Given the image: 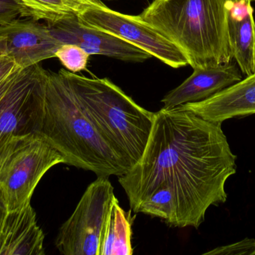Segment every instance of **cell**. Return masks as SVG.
Returning a JSON list of instances; mask_svg holds the SVG:
<instances>
[{
  "instance_id": "cell-25",
  "label": "cell",
  "mask_w": 255,
  "mask_h": 255,
  "mask_svg": "<svg viewBox=\"0 0 255 255\" xmlns=\"http://www.w3.org/2000/svg\"><path fill=\"white\" fill-rule=\"evenodd\" d=\"M109 1H110V0H109Z\"/></svg>"
},
{
  "instance_id": "cell-7",
  "label": "cell",
  "mask_w": 255,
  "mask_h": 255,
  "mask_svg": "<svg viewBox=\"0 0 255 255\" xmlns=\"http://www.w3.org/2000/svg\"><path fill=\"white\" fill-rule=\"evenodd\" d=\"M44 96L45 69L39 64L22 69L0 100V161L16 138L39 133Z\"/></svg>"
},
{
  "instance_id": "cell-20",
  "label": "cell",
  "mask_w": 255,
  "mask_h": 255,
  "mask_svg": "<svg viewBox=\"0 0 255 255\" xmlns=\"http://www.w3.org/2000/svg\"><path fill=\"white\" fill-rule=\"evenodd\" d=\"M14 61L7 55L0 56V81L8 76L12 72L19 69ZM21 69V68H20Z\"/></svg>"
},
{
  "instance_id": "cell-22",
  "label": "cell",
  "mask_w": 255,
  "mask_h": 255,
  "mask_svg": "<svg viewBox=\"0 0 255 255\" xmlns=\"http://www.w3.org/2000/svg\"><path fill=\"white\" fill-rule=\"evenodd\" d=\"M7 212L8 211H7V205H6L5 201H4L2 193L0 190V232H1L3 224H4Z\"/></svg>"
},
{
  "instance_id": "cell-8",
  "label": "cell",
  "mask_w": 255,
  "mask_h": 255,
  "mask_svg": "<svg viewBox=\"0 0 255 255\" xmlns=\"http://www.w3.org/2000/svg\"><path fill=\"white\" fill-rule=\"evenodd\" d=\"M108 176H98L82 196L71 217L60 228L55 246L64 255H100L108 212L115 197Z\"/></svg>"
},
{
  "instance_id": "cell-3",
  "label": "cell",
  "mask_w": 255,
  "mask_h": 255,
  "mask_svg": "<svg viewBox=\"0 0 255 255\" xmlns=\"http://www.w3.org/2000/svg\"><path fill=\"white\" fill-rule=\"evenodd\" d=\"M228 0H153L140 14L185 55L193 69L232 62Z\"/></svg>"
},
{
  "instance_id": "cell-18",
  "label": "cell",
  "mask_w": 255,
  "mask_h": 255,
  "mask_svg": "<svg viewBox=\"0 0 255 255\" xmlns=\"http://www.w3.org/2000/svg\"><path fill=\"white\" fill-rule=\"evenodd\" d=\"M208 255H255V240L245 238L235 244L223 246L208 252Z\"/></svg>"
},
{
  "instance_id": "cell-10",
  "label": "cell",
  "mask_w": 255,
  "mask_h": 255,
  "mask_svg": "<svg viewBox=\"0 0 255 255\" xmlns=\"http://www.w3.org/2000/svg\"><path fill=\"white\" fill-rule=\"evenodd\" d=\"M4 27L7 55L21 69L54 58L57 49L62 45L48 25L39 23L34 19H16Z\"/></svg>"
},
{
  "instance_id": "cell-24",
  "label": "cell",
  "mask_w": 255,
  "mask_h": 255,
  "mask_svg": "<svg viewBox=\"0 0 255 255\" xmlns=\"http://www.w3.org/2000/svg\"><path fill=\"white\" fill-rule=\"evenodd\" d=\"M229 2L234 4H248V3H252V1H254L255 0H228Z\"/></svg>"
},
{
  "instance_id": "cell-14",
  "label": "cell",
  "mask_w": 255,
  "mask_h": 255,
  "mask_svg": "<svg viewBox=\"0 0 255 255\" xmlns=\"http://www.w3.org/2000/svg\"><path fill=\"white\" fill-rule=\"evenodd\" d=\"M251 3L242 4L241 13L232 4L228 16L229 42L232 58L241 73L250 76L255 73V21Z\"/></svg>"
},
{
  "instance_id": "cell-6",
  "label": "cell",
  "mask_w": 255,
  "mask_h": 255,
  "mask_svg": "<svg viewBox=\"0 0 255 255\" xmlns=\"http://www.w3.org/2000/svg\"><path fill=\"white\" fill-rule=\"evenodd\" d=\"M77 16L83 25L123 39L172 68L189 64L184 54L172 42L138 15L112 10L100 0H83Z\"/></svg>"
},
{
  "instance_id": "cell-15",
  "label": "cell",
  "mask_w": 255,
  "mask_h": 255,
  "mask_svg": "<svg viewBox=\"0 0 255 255\" xmlns=\"http://www.w3.org/2000/svg\"><path fill=\"white\" fill-rule=\"evenodd\" d=\"M130 211H124L116 196L108 212L102 235L100 255H131L132 225Z\"/></svg>"
},
{
  "instance_id": "cell-13",
  "label": "cell",
  "mask_w": 255,
  "mask_h": 255,
  "mask_svg": "<svg viewBox=\"0 0 255 255\" xmlns=\"http://www.w3.org/2000/svg\"><path fill=\"white\" fill-rule=\"evenodd\" d=\"M43 243L31 203L7 212L0 232V255H44Z\"/></svg>"
},
{
  "instance_id": "cell-12",
  "label": "cell",
  "mask_w": 255,
  "mask_h": 255,
  "mask_svg": "<svg viewBox=\"0 0 255 255\" xmlns=\"http://www.w3.org/2000/svg\"><path fill=\"white\" fill-rule=\"evenodd\" d=\"M203 119L223 123L255 114V73L205 100L181 105Z\"/></svg>"
},
{
  "instance_id": "cell-19",
  "label": "cell",
  "mask_w": 255,
  "mask_h": 255,
  "mask_svg": "<svg viewBox=\"0 0 255 255\" xmlns=\"http://www.w3.org/2000/svg\"><path fill=\"white\" fill-rule=\"evenodd\" d=\"M19 17H28L26 10L16 0H0V25H5Z\"/></svg>"
},
{
  "instance_id": "cell-11",
  "label": "cell",
  "mask_w": 255,
  "mask_h": 255,
  "mask_svg": "<svg viewBox=\"0 0 255 255\" xmlns=\"http://www.w3.org/2000/svg\"><path fill=\"white\" fill-rule=\"evenodd\" d=\"M242 79L239 67L232 61L214 67L193 69V73L187 79L162 99L163 108L172 109L205 100Z\"/></svg>"
},
{
  "instance_id": "cell-16",
  "label": "cell",
  "mask_w": 255,
  "mask_h": 255,
  "mask_svg": "<svg viewBox=\"0 0 255 255\" xmlns=\"http://www.w3.org/2000/svg\"><path fill=\"white\" fill-rule=\"evenodd\" d=\"M34 20H44L47 25L67 16L77 15L83 0H16Z\"/></svg>"
},
{
  "instance_id": "cell-1",
  "label": "cell",
  "mask_w": 255,
  "mask_h": 255,
  "mask_svg": "<svg viewBox=\"0 0 255 255\" xmlns=\"http://www.w3.org/2000/svg\"><path fill=\"white\" fill-rule=\"evenodd\" d=\"M222 123L182 106L154 112L145 151L119 177L130 210L174 228L199 229L207 211L227 200L226 184L237 172Z\"/></svg>"
},
{
  "instance_id": "cell-21",
  "label": "cell",
  "mask_w": 255,
  "mask_h": 255,
  "mask_svg": "<svg viewBox=\"0 0 255 255\" xmlns=\"http://www.w3.org/2000/svg\"><path fill=\"white\" fill-rule=\"evenodd\" d=\"M21 70H22V69H16V70L10 73L8 76L4 77L2 80L0 81V100H1V97L4 96V94L7 92L9 88L11 86L12 84L13 83L15 79L17 77L18 74H19Z\"/></svg>"
},
{
  "instance_id": "cell-5",
  "label": "cell",
  "mask_w": 255,
  "mask_h": 255,
  "mask_svg": "<svg viewBox=\"0 0 255 255\" xmlns=\"http://www.w3.org/2000/svg\"><path fill=\"white\" fill-rule=\"evenodd\" d=\"M65 158L38 133L16 138L0 161V190L7 211L31 203L43 175Z\"/></svg>"
},
{
  "instance_id": "cell-2",
  "label": "cell",
  "mask_w": 255,
  "mask_h": 255,
  "mask_svg": "<svg viewBox=\"0 0 255 255\" xmlns=\"http://www.w3.org/2000/svg\"><path fill=\"white\" fill-rule=\"evenodd\" d=\"M38 133L64 156L66 164L97 176L120 177L130 170L60 70H45L44 110Z\"/></svg>"
},
{
  "instance_id": "cell-23",
  "label": "cell",
  "mask_w": 255,
  "mask_h": 255,
  "mask_svg": "<svg viewBox=\"0 0 255 255\" xmlns=\"http://www.w3.org/2000/svg\"><path fill=\"white\" fill-rule=\"evenodd\" d=\"M7 55L6 31L4 25H0V56Z\"/></svg>"
},
{
  "instance_id": "cell-9",
  "label": "cell",
  "mask_w": 255,
  "mask_h": 255,
  "mask_svg": "<svg viewBox=\"0 0 255 255\" xmlns=\"http://www.w3.org/2000/svg\"><path fill=\"white\" fill-rule=\"evenodd\" d=\"M61 43H73L90 55H103L126 62H143L152 58L134 45L101 30L83 25L77 15L67 16L48 25Z\"/></svg>"
},
{
  "instance_id": "cell-4",
  "label": "cell",
  "mask_w": 255,
  "mask_h": 255,
  "mask_svg": "<svg viewBox=\"0 0 255 255\" xmlns=\"http://www.w3.org/2000/svg\"><path fill=\"white\" fill-rule=\"evenodd\" d=\"M81 104L130 169L143 154L154 112L138 105L108 78L60 70Z\"/></svg>"
},
{
  "instance_id": "cell-17",
  "label": "cell",
  "mask_w": 255,
  "mask_h": 255,
  "mask_svg": "<svg viewBox=\"0 0 255 255\" xmlns=\"http://www.w3.org/2000/svg\"><path fill=\"white\" fill-rule=\"evenodd\" d=\"M91 55L80 46L73 43H63L55 52V57L72 73L86 70Z\"/></svg>"
}]
</instances>
